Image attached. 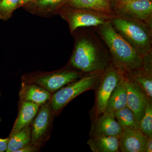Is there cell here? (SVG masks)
<instances>
[{
    "mask_svg": "<svg viewBox=\"0 0 152 152\" xmlns=\"http://www.w3.org/2000/svg\"><path fill=\"white\" fill-rule=\"evenodd\" d=\"M152 152V137L148 138L146 145L145 152Z\"/></svg>",
    "mask_w": 152,
    "mask_h": 152,
    "instance_id": "26",
    "label": "cell"
},
{
    "mask_svg": "<svg viewBox=\"0 0 152 152\" xmlns=\"http://www.w3.org/2000/svg\"><path fill=\"white\" fill-rule=\"evenodd\" d=\"M140 129L148 137H152V99L147 97L145 113L140 124Z\"/></svg>",
    "mask_w": 152,
    "mask_h": 152,
    "instance_id": "21",
    "label": "cell"
},
{
    "mask_svg": "<svg viewBox=\"0 0 152 152\" xmlns=\"http://www.w3.org/2000/svg\"><path fill=\"white\" fill-rule=\"evenodd\" d=\"M114 116L122 127L140 129L139 124L136 121L134 113L127 106L116 112Z\"/></svg>",
    "mask_w": 152,
    "mask_h": 152,
    "instance_id": "20",
    "label": "cell"
},
{
    "mask_svg": "<svg viewBox=\"0 0 152 152\" xmlns=\"http://www.w3.org/2000/svg\"><path fill=\"white\" fill-rule=\"evenodd\" d=\"M125 73L135 82L148 97L152 99V73L145 70L142 67Z\"/></svg>",
    "mask_w": 152,
    "mask_h": 152,
    "instance_id": "18",
    "label": "cell"
},
{
    "mask_svg": "<svg viewBox=\"0 0 152 152\" xmlns=\"http://www.w3.org/2000/svg\"><path fill=\"white\" fill-rule=\"evenodd\" d=\"M1 1V0H0V1Z\"/></svg>",
    "mask_w": 152,
    "mask_h": 152,
    "instance_id": "30",
    "label": "cell"
},
{
    "mask_svg": "<svg viewBox=\"0 0 152 152\" xmlns=\"http://www.w3.org/2000/svg\"><path fill=\"white\" fill-rule=\"evenodd\" d=\"M119 137L107 136L91 137L87 144L93 152H120Z\"/></svg>",
    "mask_w": 152,
    "mask_h": 152,
    "instance_id": "15",
    "label": "cell"
},
{
    "mask_svg": "<svg viewBox=\"0 0 152 152\" xmlns=\"http://www.w3.org/2000/svg\"><path fill=\"white\" fill-rule=\"evenodd\" d=\"M40 106L30 102L19 101L18 113L9 137L14 135L31 124Z\"/></svg>",
    "mask_w": 152,
    "mask_h": 152,
    "instance_id": "14",
    "label": "cell"
},
{
    "mask_svg": "<svg viewBox=\"0 0 152 152\" xmlns=\"http://www.w3.org/2000/svg\"><path fill=\"white\" fill-rule=\"evenodd\" d=\"M96 29L108 48L112 62L124 73L143 66V57L117 32L110 20Z\"/></svg>",
    "mask_w": 152,
    "mask_h": 152,
    "instance_id": "2",
    "label": "cell"
},
{
    "mask_svg": "<svg viewBox=\"0 0 152 152\" xmlns=\"http://www.w3.org/2000/svg\"><path fill=\"white\" fill-rule=\"evenodd\" d=\"M119 137V149L121 152H145L148 137L140 129L123 127Z\"/></svg>",
    "mask_w": 152,
    "mask_h": 152,
    "instance_id": "11",
    "label": "cell"
},
{
    "mask_svg": "<svg viewBox=\"0 0 152 152\" xmlns=\"http://www.w3.org/2000/svg\"><path fill=\"white\" fill-rule=\"evenodd\" d=\"M56 117L50 100L40 107L31 125L30 144L40 150L50 139Z\"/></svg>",
    "mask_w": 152,
    "mask_h": 152,
    "instance_id": "7",
    "label": "cell"
},
{
    "mask_svg": "<svg viewBox=\"0 0 152 152\" xmlns=\"http://www.w3.org/2000/svg\"><path fill=\"white\" fill-rule=\"evenodd\" d=\"M112 62L108 51L91 31L77 38L69 66L85 74L103 72Z\"/></svg>",
    "mask_w": 152,
    "mask_h": 152,
    "instance_id": "1",
    "label": "cell"
},
{
    "mask_svg": "<svg viewBox=\"0 0 152 152\" xmlns=\"http://www.w3.org/2000/svg\"><path fill=\"white\" fill-rule=\"evenodd\" d=\"M66 5L74 8L91 10L110 16L115 14L108 0H69Z\"/></svg>",
    "mask_w": 152,
    "mask_h": 152,
    "instance_id": "16",
    "label": "cell"
},
{
    "mask_svg": "<svg viewBox=\"0 0 152 152\" xmlns=\"http://www.w3.org/2000/svg\"><path fill=\"white\" fill-rule=\"evenodd\" d=\"M1 91H0V98H1ZM1 121V118H0V122Z\"/></svg>",
    "mask_w": 152,
    "mask_h": 152,
    "instance_id": "28",
    "label": "cell"
},
{
    "mask_svg": "<svg viewBox=\"0 0 152 152\" xmlns=\"http://www.w3.org/2000/svg\"><path fill=\"white\" fill-rule=\"evenodd\" d=\"M109 1H110L111 2L113 1H114V0H108Z\"/></svg>",
    "mask_w": 152,
    "mask_h": 152,
    "instance_id": "29",
    "label": "cell"
},
{
    "mask_svg": "<svg viewBox=\"0 0 152 152\" xmlns=\"http://www.w3.org/2000/svg\"><path fill=\"white\" fill-rule=\"evenodd\" d=\"M19 0H1L0 18L4 21L11 18L15 10L18 7Z\"/></svg>",
    "mask_w": 152,
    "mask_h": 152,
    "instance_id": "23",
    "label": "cell"
},
{
    "mask_svg": "<svg viewBox=\"0 0 152 152\" xmlns=\"http://www.w3.org/2000/svg\"><path fill=\"white\" fill-rule=\"evenodd\" d=\"M84 75L69 65L50 72H35L25 75L22 77L21 81L39 85L53 94Z\"/></svg>",
    "mask_w": 152,
    "mask_h": 152,
    "instance_id": "5",
    "label": "cell"
},
{
    "mask_svg": "<svg viewBox=\"0 0 152 152\" xmlns=\"http://www.w3.org/2000/svg\"><path fill=\"white\" fill-rule=\"evenodd\" d=\"M39 151L40 150L37 147L30 143L27 145L20 149L17 152H37Z\"/></svg>",
    "mask_w": 152,
    "mask_h": 152,
    "instance_id": "24",
    "label": "cell"
},
{
    "mask_svg": "<svg viewBox=\"0 0 152 152\" xmlns=\"http://www.w3.org/2000/svg\"><path fill=\"white\" fill-rule=\"evenodd\" d=\"M68 7L69 9L65 18L69 23L72 32L80 28L97 27L110 20L111 16L96 11Z\"/></svg>",
    "mask_w": 152,
    "mask_h": 152,
    "instance_id": "9",
    "label": "cell"
},
{
    "mask_svg": "<svg viewBox=\"0 0 152 152\" xmlns=\"http://www.w3.org/2000/svg\"><path fill=\"white\" fill-rule=\"evenodd\" d=\"M34 0H19L18 7L27 4L31 2Z\"/></svg>",
    "mask_w": 152,
    "mask_h": 152,
    "instance_id": "27",
    "label": "cell"
},
{
    "mask_svg": "<svg viewBox=\"0 0 152 152\" xmlns=\"http://www.w3.org/2000/svg\"><path fill=\"white\" fill-rule=\"evenodd\" d=\"M113 27L142 56L152 52V28L140 21L115 13L110 19Z\"/></svg>",
    "mask_w": 152,
    "mask_h": 152,
    "instance_id": "3",
    "label": "cell"
},
{
    "mask_svg": "<svg viewBox=\"0 0 152 152\" xmlns=\"http://www.w3.org/2000/svg\"><path fill=\"white\" fill-rule=\"evenodd\" d=\"M68 1L69 0H34L30 3H31L33 6L40 10L51 11L66 4Z\"/></svg>",
    "mask_w": 152,
    "mask_h": 152,
    "instance_id": "22",
    "label": "cell"
},
{
    "mask_svg": "<svg viewBox=\"0 0 152 152\" xmlns=\"http://www.w3.org/2000/svg\"><path fill=\"white\" fill-rule=\"evenodd\" d=\"M115 13L140 21L152 28V0H116Z\"/></svg>",
    "mask_w": 152,
    "mask_h": 152,
    "instance_id": "8",
    "label": "cell"
},
{
    "mask_svg": "<svg viewBox=\"0 0 152 152\" xmlns=\"http://www.w3.org/2000/svg\"><path fill=\"white\" fill-rule=\"evenodd\" d=\"M31 123L14 135L8 137L9 140L5 152H17L20 149L30 143Z\"/></svg>",
    "mask_w": 152,
    "mask_h": 152,
    "instance_id": "19",
    "label": "cell"
},
{
    "mask_svg": "<svg viewBox=\"0 0 152 152\" xmlns=\"http://www.w3.org/2000/svg\"><path fill=\"white\" fill-rule=\"evenodd\" d=\"M124 76V72L112 62L103 71L99 83L95 90L94 104L91 113L92 121L105 111L109 98Z\"/></svg>",
    "mask_w": 152,
    "mask_h": 152,
    "instance_id": "6",
    "label": "cell"
},
{
    "mask_svg": "<svg viewBox=\"0 0 152 152\" xmlns=\"http://www.w3.org/2000/svg\"><path fill=\"white\" fill-rule=\"evenodd\" d=\"M124 74L127 91V107L134 113L139 124L145 113L148 97L129 75Z\"/></svg>",
    "mask_w": 152,
    "mask_h": 152,
    "instance_id": "10",
    "label": "cell"
},
{
    "mask_svg": "<svg viewBox=\"0 0 152 152\" xmlns=\"http://www.w3.org/2000/svg\"><path fill=\"white\" fill-rule=\"evenodd\" d=\"M52 94L39 85L22 82L19 101L28 102L41 106L50 100Z\"/></svg>",
    "mask_w": 152,
    "mask_h": 152,
    "instance_id": "13",
    "label": "cell"
},
{
    "mask_svg": "<svg viewBox=\"0 0 152 152\" xmlns=\"http://www.w3.org/2000/svg\"><path fill=\"white\" fill-rule=\"evenodd\" d=\"M127 91L125 84L124 74L109 98L106 110L115 114L119 110L127 106Z\"/></svg>",
    "mask_w": 152,
    "mask_h": 152,
    "instance_id": "17",
    "label": "cell"
},
{
    "mask_svg": "<svg viewBox=\"0 0 152 152\" xmlns=\"http://www.w3.org/2000/svg\"><path fill=\"white\" fill-rule=\"evenodd\" d=\"M123 128L116 121L114 114L105 111L93 121L90 137L96 136H116L119 137Z\"/></svg>",
    "mask_w": 152,
    "mask_h": 152,
    "instance_id": "12",
    "label": "cell"
},
{
    "mask_svg": "<svg viewBox=\"0 0 152 152\" xmlns=\"http://www.w3.org/2000/svg\"><path fill=\"white\" fill-rule=\"evenodd\" d=\"M9 140V137L6 139L0 138V152L6 151Z\"/></svg>",
    "mask_w": 152,
    "mask_h": 152,
    "instance_id": "25",
    "label": "cell"
},
{
    "mask_svg": "<svg viewBox=\"0 0 152 152\" xmlns=\"http://www.w3.org/2000/svg\"><path fill=\"white\" fill-rule=\"evenodd\" d=\"M103 72V71L85 74L52 94L51 105L56 117L59 115L64 108L79 95L87 91L96 89Z\"/></svg>",
    "mask_w": 152,
    "mask_h": 152,
    "instance_id": "4",
    "label": "cell"
}]
</instances>
